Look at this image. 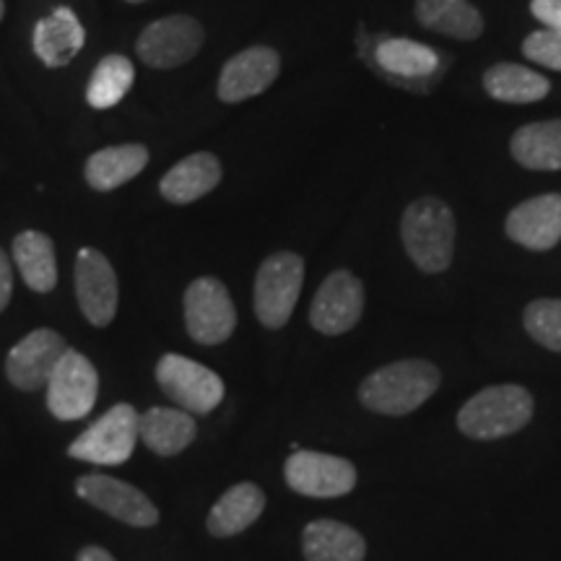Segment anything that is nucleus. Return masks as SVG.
I'll list each match as a JSON object with an SVG mask.
<instances>
[{"mask_svg": "<svg viewBox=\"0 0 561 561\" xmlns=\"http://www.w3.org/2000/svg\"><path fill=\"white\" fill-rule=\"evenodd\" d=\"M128 3H144V0H128Z\"/></svg>", "mask_w": 561, "mask_h": 561, "instance_id": "obj_35", "label": "nucleus"}, {"mask_svg": "<svg viewBox=\"0 0 561 561\" xmlns=\"http://www.w3.org/2000/svg\"><path fill=\"white\" fill-rule=\"evenodd\" d=\"M280 73V55L273 47L257 45L227 60L219 76V100L237 104L263 94Z\"/></svg>", "mask_w": 561, "mask_h": 561, "instance_id": "obj_15", "label": "nucleus"}, {"mask_svg": "<svg viewBox=\"0 0 561 561\" xmlns=\"http://www.w3.org/2000/svg\"><path fill=\"white\" fill-rule=\"evenodd\" d=\"M377 62L392 76H409V79H416V76H430L432 70L437 68L439 58L432 47L421 45V42L385 39L382 45L377 47Z\"/></svg>", "mask_w": 561, "mask_h": 561, "instance_id": "obj_28", "label": "nucleus"}, {"mask_svg": "<svg viewBox=\"0 0 561 561\" xmlns=\"http://www.w3.org/2000/svg\"><path fill=\"white\" fill-rule=\"evenodd\" d=\"M483 89L496 102L530 104L549 96L551 83L546 76L520 66V62H496L483 73Z\"/></svg>", "mask_w": 561, "mask_h": 561, "instance_id": "obj_26", "label": "nucleus"}, {"mask_svg": "<svg viewBox=\"0 0 561 561\" xmlns=\"http://www.w3.org/2000/svg\"><path fill=\"white\" fill-rule=\"evenodd\" d=\"M507 237L525 250L546 252L561 242V193L538 195L510 210Z\"/></svg>", "mask_w": 561, "mask_h": 561, "instance_id": "obj_16", "label": "nucleus"}, {"mask_svg": "<svg viewBox=\"0 0 561 561\" xmlns=\"http://www.w3.org/2000/svg\"><path fill=\"white\" fill-rule=\"evenodd\" d=\"M307 561H364L367 543L359 530L339 520H312L301 533Z\"/></svg>", "mask_w": 561, "mask_h": 561, "instance_id": "obj_22", "label": "nucleus"}, {"mask_svg": "<svg viewBox=\"0 0 561 561\" xmlns=\"http://www.w3.org/2000/svg\"><path fill=\"white\" fill-rule=\"evenodd\" d=\"M47 409L60 421L89 416L100 396V375L81 351L68 348L47 382Z\"/></svg>", "mask_w": 561, "mask_h": 561, "instance_id": "obj_9", "label": "nucleus"}, {"mask_svg": "<svg viewBox=\"0 0 561 561\" xmlns=\"http://www.w3.org/2000/svg\"><path fill=\"white\" fill-rule=\"evenodd\" d=\"M512 159L525 170H561V121L528 123L512 136Z\"/></svg>", "mask_w": 561, "mask_h": 561, "instance_id": "obj_25", "label": "nucleus"}, {"mask_svg": "<svg viewBox=\"0 0 561 561\" xmlns=\"http://www.w3.org/2000/svg\"><path fill=\"white\" fill-rule=\"evenodd\" d=\"M286 483L301 496L335 500L356 486V468L339 455L297 450L284 466Z\"/></svg>", "mask_w": 561, "mask_h": 561, "instance_id": "obj_11", "label": "nucleus"}, {"mask_svg": "<svg viewBox=\"0 0 561 561\" xmlns=\"http://www.w3.org/2000/svg\"><path fill=\"white\" fill-rule=\"evenodd\" d=\"M198 424L193 413L178 409H149L138 419V439L161 458H174L193 445Z\"/></svg>", "mask_w": 561, "mask_h": 561, "instance_id": "obj_19", "label": "nucleus"}, {"mask_svg": "<svg viewBox=\"0 0 561 561\" xmlns=\"http://www.w3.org/2000/svg\"><path fill=\"white\" fill-rule=\"evenodd\" d=\"M203 42H206V32H203L201 21L185 16V13H174V16L153 21L140 32L136 53L144 66L170 70L193 60L201 53Z\"/></svg>", "mask_w": 561, "mask_h": 561, "instance_id": "obj_8", "label": "nucleus"}, {"mask_svg": "<svg viewBox=\"0 0 561 561\" xmlns=\"http://www.w3.org/2000/svg\"><path fill=\"white\" fill-rule=\"evenodd\" d=\"M533 419V396L520 385H494L458 411V426L466 437L502 439L520 432Z\"/></svg>", "mask_w": 561, "mask_h": 561, "instance_id": "obj_3", "label": "nucleus"}, {"mask_svg": "<svg viewBox=\"0 0 561 561\" xmlns=\"http://www.w3.org/2000/svg\"><path fill=\"white\" fill-rule=\"evenodd\" d=\"M140 413L130 403H117L70 442L68 458L94 466H123L130 460L138 442Z\"/></svg>", "mask_w": 561, "mask_h": 561, "instance_id": "obj_5", "label": "nucleus"}, {"mask_svg": "<svg viewBox=\"0 0 561 561\" xmlns=\"http://www.w3.org/2000/svg\"><path fill=\"white\" fill-rule=\"evenodd\" d=\"M76 494L104 515L115 517L130 528H153L159 523V510L144 491L115 476L87 473L76 481Z\"/></svg>", "mask_w": 561, "mask_h": 561, "instance_id": "obj_10", "label": "nucleus"}, {"mask_svg": "<svg viewBox=\"0 0 561 561\" xmlns=\"http://www.w3.org/2000/svg\"><path fill=\"white\" fill-rule=\"evenodd\" d=\"M525 331L543 348L561 354V299H536L525 307Z\"/></svg>", "mask_w": 561, "mask_h": 561, "instance_id": "obj_29", "label": "nucleus"}, {"mask_svg": "<svg viewBox=\"0 0 561 561\" xmlns=\"http://www.w3.org/2000/svg\"><path fill=\"white\" fill-rule=\"evenodd\" d=\"M87 32L73 11L60 5L34 26V53L47 68H62L83 50Z\"/></svg>", "mask_w": 561, "mask_h": 561, "instance_id": "obj_17", "label": "nucleus"}, {"mask_svg": "<svg viewBox=\"0 0 561 561\" xmlns=\"http://www.w3.org/2000/svg\"><path fill=\"white\" fill-rule=\"evenodd\" d=\"M13 263L19 265L21 278L32 291L47 294L58 284V257H55V244L45 231L26 229L16 234Z\"/></svg>", "mask_w": 561, "mask_h": 561, "instance_id": "obj_23", "label": "nucleus"}, {"mask_svg": "<svg viewBox=\"0 0 561 561\" xmlns=\"http://www.w3.org/2000/svg\"><path fill=\"white\" fill-rule=\"evenodd\" d=\"M439 382L442 375L432 362H392L388 367L371 371L362 382L359 401L364 409L382 413V416H405L430 401Z\"/></svg>", "mask_w": 561, "mask_h": 561, "instance_id": "obj_1", "label": "nucleus"}, {"mask_svg": "<svg viewBox=\"0 0 561 561\" xmlns=\"http://www.w3.org/2000/svg\"><path fill=\"white\" fill-rule=\"evenodd\" d=\"M185 328L201 346H219L237 328L234 301L219 278H195L185 291Z\"/></svg>", "mask_w": 561, "mask_h": 561, "instance_id": "obj_7", "label": "nucleus"}, {"mask_svg": "<svg viewBox=\"0 0 561 561\" xmlns=\"http://www.w3.org/2000/svg\"><path fill=\"white\" fill-rule=\"evenodd\" d=\"M221 161L214 153L201 151L193 157H185L172 167L159 182V191L164 201L174 206H187V203L201 201L203 195L214 193L221 182Z\"/></svg>", "mask_w": 561, "mask_h": 561, "instance_id": "obj_18", "label": "nucleus"}, {"mask_svg": "<svg viewBox=\"0 0 561 561\" xmlns=\"http://www.w3.org/2000/svg\"><path fill=\"white\" fill-rule=\"evenodd\" d=\"M453 208L439 198H419L403 210L401 237L405 252L416 268L424 273H442L450 268L455 255Z\"/></svg>", "mask_w": 561, "mask_h": 561, "instance_id": "obj_2", "label": "nucleus"}, {"mask_svg": "<svg viewBox=\"0 0 561 561\" xmlns=\"http://www.w3.org/2000/svg\"><path fill=\"white\" fill-rule=\"evenodd\" d=\"M133 81H136V68L125 55H107L91 73L87 87V102L94 110H110L125 100Z\"/></svg>", "mask_w": 561, "mask_h": 561, "instance_id": "obj_27", "label": "nucleus"}, {"mask_svg": "<svg viewBox=\"0 0 561 561\" xmlns=\"http://www.w3.org/2000/svg\"><path fill=\"white\" fill-rule=\"evenodd\" d=\"M305 284V261L297 252H273L255 276V314L268 331L284 328L297 307Z\"/></svg>", "mask_w": 561, "mask_h": 561, "instance_id": "obj_4", "label": "nucleus"}, {"mask_svg": "<svg viewBox=\"0 0 561 561\" xmlns=\"http://www.w3.org/2000/svg\"><path fill=\"white\" fill-rule=\"evenodd\" d=\"M76 299L79 307L94 328H107L117 314L121 301V286L112 263L94 248H81L76 255Z\"/></svg>", "mask_w": 561, "mask_h": 561, "instance_id": "obj_12", "label": "nucleus"}, {"mask_svg": "<svg viewBox=\"0 0 561 561\" xmlns=\"http://www.w3.org/2000/svg\"><path fill=\"white\" fill-rule=\"evenodd\" d=\"M76 561H117V559L112 557L107 549H102V546H83Z\"/></svg>", "mask_w": 561, "mask_h": 561, "instance_id": "obj_33", "label": "nucleus"}, {"mask_svg": "<svg viewBox=\"0 0 561 561\" xmlns=\"http://www.w3.org/2000/svg\"><path fill=\"white\" fill-rule=\"evenodd\" d=\"M3 13H5V3H3V0H0V21H3Z\"/></svg>", "mask_w": 561, "mask_h": 561, "instance_id": "obj_34", "label": "nucleus"}, {"mask_svg": "<svg viewBox=\"0 0 561 561\" xmlns=\"http://www.w3.org/2000/svg\"><path fill=\"white\" fill-rule=\"evenodd\" d=\"M265 510V494L257 483H237L229 491H224L219 502L208 512L206 528L214 538H231L248 530Z\"/></svg>", "mask_w": 561, "mask_h": 561, "instance_id": "obj_20", "label": "nucleus"}, {"mask_svg": "<svg viewBox=\"0 0 561 561\" xmlns=\"http://www.w3.org/2000/svg\"><path fill=\"white\" fill-rule=\"evenodd\" d=\"M68 351L66 339L53 328H37L24 335L5 356V377L13 388L39 392L47 388L50 375Z\"/></svg>", "mask_w": 561, "mask_h": 561, "instance_id": "obj_13", "label": "nucleus"}, {"mask_svg": "<svg viewBox=\"0 0 561 561\" xmlns=\"http://www.w3.org/2000/svg\"><path fill=\"white\" fill-rule=\"evenodd\" d=\"M146 164H149V149L144 144L107 146V149L91 153L87 167H83V178L94 191L110 193L138 178L146 170Z\"/></svg>", "mask_w": 561, "mask_h": 561, "instance_id": "obj_21", "label": "nucleus"}, {"mask_svg": "<svg viewBox=\"0 0 561 561\" xmlns=\"http://www.w3.org/2000/svg\"><path fill=\"white\" fill-rule=\"evenodd\" d=\"M157 382L172 403L193 416H206L224 401L221 377L182 354L161 356L157 362Z\"/></svg>", "mask_w": 561, "mask_h": 561, "instance_id": "obj_6", "label": "nucleus"}, {"mask_svg": "<svg viewBox=\"0 0 561 561\" xmlns=\"http://www.w3.org/2000/svg\"><path fill=\"white\" fill-rule=\"evenodd\" d=\"M530 11L546 30L561 34V0H530Z\"/></svg>", "mask_w": 561, "mask_h": 561, "instance_id": "obj_31", "label": "nucleus"}, {"mask_svg": "<svg viewBox=\"0 0 561 561\" xmlns=\"http://www.w3.org/2000/svg\"><path fill=\"white\" fill-rule=\"evenodd\" d=\"M364 312V286L351 271H333L320 284L310 307L312 328L322 335L348 333Z\"/></svg>", "mask_w": 561, "mask_h": 561, "instance_id": "obj_14", "label": "nucleus"}, {"mask_svg": "<svg viewBox=\"0 0 561 561\" xmlns=\"http://www.w3.org/2000/svg\"><path fill=\"white\" fill-rule=\"evenodd\" d=\"M419 24L445 37L471 42L483 32V16L468 0H416L413 5Z\"/></svg>", "mask_w": 561, "mask_h": 561, "instance_id": "obj_24", "label": "nucleus"}, {"mask_svg": "<svg viewBox=\"0 0 561 561\" xmlns=\"http://www.w3.org/2000/svg\"><path fill=\"white\" fill-rule=\"evenodd\" d=\"M523 55L538 66L561 70V34L553 30L533 32L528 39L523 42Z\"/></svg>", "mask_w": 561, "mask_h": 561, "instance_id": "obj_30", "label": "nucleus"}, {"mask_svg": "<svg viewBox=\"0 0 561 561\" xmlns=\"http://www.w3.org/2000/svg\"><path fill=\"white\" fill-rule=\"evenodd\" d=\"M11 294H13V268H11L9 255H5V250L0 248V312L9 307Z\"/></svg>", "mask_w": 561, "mask_h": 561, "instance_id": "obj_32", "label": "nucleus"}]
</instances>
